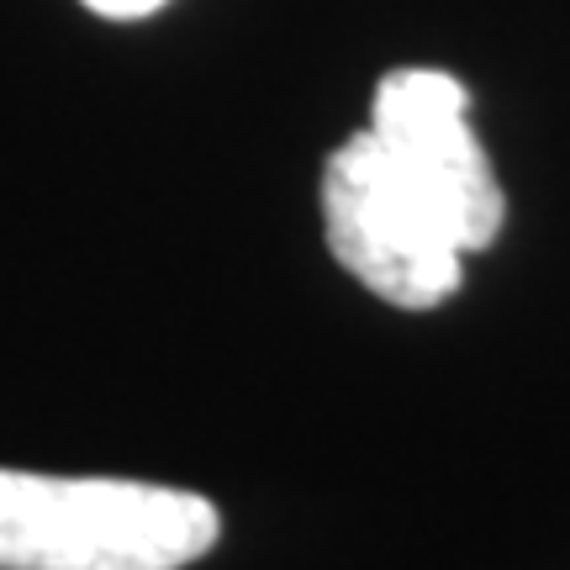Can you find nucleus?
Instances as JSON below:
<instances>
[{"label":"nucleus","instance_id":"obj_4","mask_svg":"<svg viewBox=\"0 0 570 570\" xmlns=\"http://www.w3.org/2000/svg\"><path fill=\"white\" fill-rule=\"evenodd\" d=\"M85 6L111 21H138V17H148V11H159L164 0H85Z\"/></svg>","mask_w":570,"mask_h":570},{"label":"nucleus","instance_id":"obj_1","mask_svg":"<svg viewBox=\"0 0 570 570\" xmlns=\"http://www.w3.org/2000/svg\"><path fill=\"white\" fill-rule=\"evenodd\" d=\"M217 533L196 491L0 465V570H180Z\"/></svg>","mask_w":570,"mask_h":570},{"label":"nucleus","instance_id":"obj_2","mask_svg":"<svg viewBox=\"0 0 570 570\" xmlns=\"http://www.w3.org/2000/svg\"><path fill=\"white\" fill-rule=\"evenodd\" d=\"M323 223L333 259L391 306L428 312L449 302L465 281V248L391 169L370 127L354 132L344 148H333L327 159Z\"/></svg>","mask_w":570,"mask_h":570},{"label":"nucleus","instance_id":"obj_3","mask_svg":"<svg viewBox=\"0 0 570 570\" xmlns=\"http://www.w3.org/2000/svg\"><path fill=\"white\" fill-rule=\"evenodd\" d=\"M370 132L391 169L428 202L449 238L475 254L508 223V196L470 132V90L444 69H391L370 101Z\"/></svg>","mask_w":570,"mask_h":570}]
</instances>
